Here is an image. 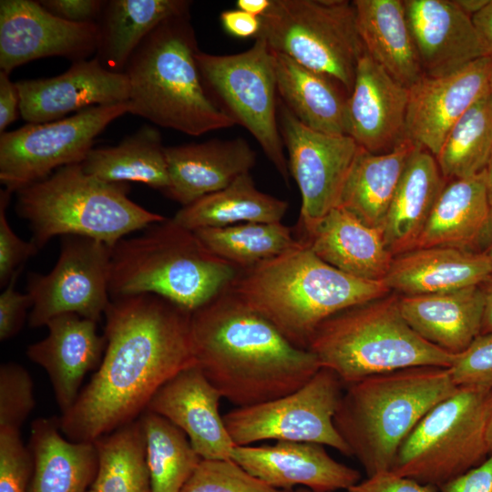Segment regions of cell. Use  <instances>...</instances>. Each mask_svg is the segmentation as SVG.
Masks as SVG:
<instances>
[{
  "label": "cell",
  "mask_w": 492,
  "mask_h": 492,
  "mask_svg": "<svg viewBox=\"0 0 492 492\" xmlns=\"http://www.w3.org/2000/svg\"><path fill=\"white\" fill-rule=\"evenodd\" d=\"M102 361L72 407L59 417L73 442H94L138 419L156 392L196 364L191 313L153 293L111 298Z\"/></svg>",
  "instance_id": "cell-1"
},
{
  "label": "cell",
  "mask_w": 492,
  "mask_h": 492,
  "mask_svg": "<svg viewBox=\"0 0 492 492\" xmlns=\"http://www.w3.org/2000/svg\"><path fill=\"white\" fill-rule=\"evenodd\" d=\"M190 336L196 365L236 407L292 393L321 368L227 289L191 313Z\"/></svg>",
  "instance_id": "cell-2"
},
{
  "label": "cell",
  "mask_w": 492,
  "mask_h": 492,
  "mask_svg": "<svg viewBox=\"0 0 492 492\" xmlns=\"http://www.w3.org/2000/svg\"><path fill=\"white\" fill-rule=\"evenodd\" d=\"M271 322L293 345L308 349L318 326L348 308L390 293L384 281L349 275L305 243L240 270L227 289Z\"/></svg>",
  "instance_id": "cell-3"
},
{
  "label": "cell",
  "mask_w": 492,
  "mask_h": 492,
  "mask_svg": "<svg viewBox=\"0 0 492 492\" xmlns=\"http://www.w3.org/2000/svg\"><path fill=\"white\" fill-rule=\"evenodd\" d=\"M457 387L449 368L437 366L368 376L346 385L333 424L367 477L391 471L407 436Z\"/></svg>",
  "instance_id": "cell-4"
},
{
  "label": "cell",
  "mask_w": 492,
  "mask_h": 492,
  "mask_svg": "<svg viewBox=\"0 0 492 492\" xmlns=\"http://www.w3.org/2000/svg\"><path fill=\"white\" fill-rule=\"evenodd\" d=\"M198 51L190 13L159 24L127 64L129 113L196 137L233 127L205 88Z\"/></svg>",
  "instance_id": "cell-5"
},
{
  "label": "cell",
  "mask_w": 492,
  "mask_h": 492,
  "mask_svg": "<svg viewBox=\"0 0 492 492\" xmlns=\"http://www.w3.org/2000/svg\"><path fill=\"white\" fill-rule=\"evenodd\" d=\"M121 239L110 260V298L153 293L192 313L224 292L240 270L173 218Z\"/></svg>",
  "instance_id": "cell-6"
},
{
  "label": "cell",
  "mask_w": 492,
  "mask_h": 492,
  "mask_svg": "<svg viewBox=\"0 0 492 492\" xmlns=\"http://www.w3.org/2000/svg\"><path fill=\"white\" fill-rule=\"evenodd\" d=\"M128 190L127 183L98 179L76 163L16 190L15 210L29 223L38 250L58 235L87 237L113 248L129 233L166 219L132 201Z\"/></svg>",
  "instance_id": "cell-7"
},
{
  "label": "cell",
  "mask_w": 492,
  "mask_h": 492,
  "mask_svg": "<svg viewBox=\"0 0 492 492\" xmlns=\"http://www.w3.org/2000/svg\"><path fill=\"white\" fill-rule=\"evenodd\" d=\"M307 350L344 385L410 367L450 368L456 356L420 337L393 294L331 316L315 330Z\"/></svg>",
  "instance_id": "cell-8"
},
{
  "label": "cell",
  "mask_w": 492,
  "mask_h": 492,
  "mask_svg": "<svg viewBox=\"0 0 492 492\" xmlns=\"http://www.w3.org/2000/svg\"><path fill=\"white\" fill-rule=\"evenodd\" d=\"M491 391L458 386L407 436L391 471L439 488L481 464L490 455L487 415Z\"/></svg>",
  "instance_id": "cell-9"
},
{
  "label": "cell",
  "mask_w": 492,
  "mask_h": 492,
  "mask_svg": "<svg viewBox=\"0 0 492 492\" xmlns=\"http://www.w3.org/2000/svg\"><path fill=\"white\" fill-rule=\"evenodd\" d=\"M260 19L255 37L263 38L272 51L331 77L351 93L365 52L353 2L271 0Z\"/></svg>",
  "instance_id": "cell-10"
},
{
  "label": "cell",
  "mask_w": 492,
  "mask_h": 492,
  "mask_svg": "<svg viewBox=\"0 0 492 492\" xmlns=\"http://www.w3.org/2000/svg\"><path fill=\"white\" fill-rule=\"evenodd\" d=\"M254 40L248 50L237 54L199 50L196 61L210 97L234 125L251 134L289 185L291 173L278 122L273 52L263 38Z\"/></svg>",
  "instance_id": "cell-11"
},
{
  "label": "cell",
  "mask_w": 492,
  "mask_h": 492,
  "mask_svg": "<svg viewBox=\"0 0 492 492\" xmlns=\"http://www.w3.org/2000/svg\"><path fill=\"white\" fill-rule=\"evenodd\" d=\"M343 385L333 371L321 367L294 392L235 407L223 415V420L235 446L264 440L312 442L352 456L333 424Z\"/></svg>",
  "instance_id": "cell-12"
},
{
  "label": "cell",
  "mask_w": 492,
  "mask_h": 492,
  "mask_svg": "<svg viewBox=\"0 0 492 492\" xmlns=\"http://www.w3.org/2000/svg\"><path fill=\"white\" fill-rule=\"evenodd\" d=\"M129 113L128 102L94 106L58 120L0 134V181L16 191L54 169L82 163L95 138L113 120Z\"/></svg>",
  "instance_id": "cell-13"
},
{
  "label": "cell",
  "mask_w": 492,
  "mask_h": 492,
  "mask_svg": "<svg viewBox=\"0 0 492 492\" xmlns=\"http://www.w3.org/2000/svg\"><path fill=\"white\" fill-rule=\"evenodd\" d=\"M112 248L94 239L67 235L58 260L46 274L30 272L29 325L45 326L55 316L76 313L100 321L111 300L108 291Z\"/></svg>",
  "instance_id": "cell-14"
},
{
  "label": "cell",
  "mask_w": 492,
  "mask_h": 492,
  "mask_svg": "<svg viewBox=\"0 0 492 492\" xmlns=\"http://www.w3.org/2000/svg\"><path fill=\"white\" fill-rule=\"evenodd\" d=\"M278 122L288 166L302 196L297 229H307L339 204L361 147L348 135L326 134L302 124L278 100Z\"/></svg>",
  "instance_id": "cell-15"
},
{
  "label": "cell",
  "mask_w": 492,
  "mask_h": 492,
  "mask_svg": "<svg viewBox=\"0 0 492 492\" xmlns=\"http://www.w3.org/2000/svg\"><path fill=\"white\" fill-rule=\"evenodd\" d=\"M97 23L64 20L38 1H0V70L6 74L42 57L85 60L97 51Z\"/></svg>",
  "instance_id": "cell-16"
},
{
  "label": "cell",
  "mask_w": 492,
  "mask_h": 492,
  "mask_svg": "<svg viewBox=\"0 0 492 492\" xmlns=\"http://www.w3.org/2000/svg\"><path fill=\"white\" fill-rule=\"evenodd\" d=\"M491 57L445 76H424L409 87L405 138L435 157L453 125L488 93Z\"/></svg>",
  "instance_id": "cell-17"
},
{
  "label": "cell",
  "mask_w": 492,
  "mask_h": 492,
  "mask_svg": "<svg viewBox=\"0 0 492 492\" xmlns=\"http://www.w3.org/2000/svg\"><path fill=\"white\" fill-rule=\"evenodd\" d=\"M15 84L20 115L33 124L58 120L94 106L128 102L130 93L127 75L105 68L96 57L73 62L59 76Z\"/></svg>",
  "instance_id": "cell-18"
},
{
  "label": "cell",
  "mask_w": 492,
  "mask_h": 492,
  "mask_svg": "<svg viewBox=\"0 0 492 492\" xmlns=\"http://www.w3.org/2000/svg\"><path fill=\"white\" fill-rule=\"evenodd\" d=\"M312 442L276 441L272 445L235 446L231 458L254 477L282 490H346L361 481L355 468L338 462Z\"/></svg>",
  "instance_id": "cell-19"
},
{
  "label": "cell",
  "mask_w": 492,
  "mask_h": 492,
  "mask_svg": "<svg viewBox=\"0 0 492 492\" xmlns=\"http://www.w3.org/2000/svg\"><path fill=\"white\" fill-rule=\"evenodd\" d=\"M409 89L364 52L346 102V132L372 153L392 150L405 138Z\"/></svg>",
  "instance_id": "cell-20"
},
{
  "label": "cell",
  "mask_w": 492,
  "mask_h": 492,
  "mask_svg": "<svg viewBox=\"0 0 492 492\" xmlns=\"http://www.w3.org/2000/svg\"><path fill=\"white\" fill-rule=\"evenodd\" d=\"M220 398L219 391L194 364L166 382L146 410L181 429L201 459H228L235 445L220 414Z\"/></svg>",
  "instance_id": "cell-21"
},
{
  "label": "cell",
  "mask_w": 492,
  "mask_h": 492,
  "mask_svg": "<svg viewBox=\"0 0 492 492\" xmlns=\"http://www.w3.org/2000/svg\"><path fill=\"white\" fill-rule=\"evenodd\" d=\"M404 4L425 76H445L488 56L471 16L454 0H405Z\"/></svg>",
  "instance_id": "cell-22"
},
{
  "label": "cell",
  "mask_w": 492,
  "mask_h": 492,
  "mask_svg": "<svg viewBox=\"0 0 492 492\" xmlns=\"http://www.w3.org/2000/svg\"><path fill=\"white\" fill-rule=\"evenodd\" d=\"M97 323L76 313L55 316L46 324L47 336L26 349L27 357L46 370L61 415L76 402L87 372L102 361L106 339Z\"/></svg>",
  "instance_id": "cell-23"
},
{
  "label": "cell",
  "mask_w": 492,
  "mask_h": 492,
  "mask_svg": "<svg viewBox=\"0 0 492 492\" xmlns=\"http://www.w3.org/2000/svg\"><path fill=\"white\" fill-rule=\"evenodd\" d=\"M169 187L164 195L186 206L250 172L256 152L242 138L165 147Z\"/></svg>",
  "instance_id": "cell-24"
},
{
  "label": "cell",
  "mask_w": 492,
  "mask_h": 492,
  "mask_svg": "<svg viewBox=\"0 0 492 492\" xmlns=\"http://www.w3.org/2000/svg\"><path fill=\"white\" fill-rule=\"evenodd\" d=\"M296 236L328 264L363 280L384 281L394 260L383 231L340 206Z\"/></svg>",
  "instance_id": "cell-25"
},
{
  "label": "cell",
  "mask_w": 492,
  "mask_h": 492,
  "mask_svg": "<svg viewBox=\"0 0 492 492\" xmlns=\"http://www.w3.org/2000/svg\"><path fill=\"white\" fill-rule=\"evenodd\" d=\"M492 276L485 251L451 247L414 249L394 257L384 282L404 295H423L482 285Z\"/></svg>",
  "instance_id": "cell-26"
},
{
  "label": "cell",
  "mask_w": 492,
  "mask_h": 492,
  "mask_svg": "<svg viewBox=\"0 0 492 492\" xmlns=\"http://www.w3.org/2000/svg\"><path fill=\"white\" fill-rule=\"evenodd\" d=\"M484 305L481 285L399 297L407 324L420 337L454 355L466 350L481 334Z\"/></svg>",
  "instance_id": "cell-27"
},
{
  "label": "cell",
  "mask_w": 492,
  "mask_h": 492,
  "mask_svg": "<svg viewBox=\"0 0 492 492\" xmlns=\"http://www.w3.org/2000/svg\"><path fill=\"white\" fill-rule=\"evenodd\" d=\"M487 237L492 240V209L484 170L446 184L415 249L451 247L473 251Z\"/></svg>",
  "instance_id": "cell-28"
},
{
  "label": "cell",
  "mask_w": 492,
  "mask_h": 492,
  "mask_svg": "<svg viewBox=\"0 0 492 492\" xmlns=\"http://www.w3.org/2000/svg\"><path fill=\"white\" fill-rule=\"evenodd\" d=\"M445 186L446 179L435 156L415 146L407 159L383 231L385 246L394 257L415 248Z\"/></svg>",
  "instance_id": "cell-29"
},
{
  "label": "cell",
  "mask_w": 492,
  "mask_h": 492,
  "mask_svg": "<svg viewBox=\"0 0 492 492\" xmlns=\"http://www.w3.org/2000/svg\"><path fill=\"white\" fill-rule=\"evenodd\" d=\"M31 492H87L97 472L94 442H73L60 429L59 417H40L31 425Z\"/></svg>",
  "instance_id": "cell-30"
},
{
  "label": "cell",
  "mask_w": 492,
  "mask_h": 492,
  "mask_svg": "<svg viewBox=\"0 0 492 492\" xmlns=\"http://www.w3.org/2000/svg\"><path fill=\"white\" fill-rule=\"evenodd\" d=\"M358 32L369 56L411 87L424 76L402 0H354Z\"/></svg>",
  "instance_id": "cell-31"
},
{
  "label": "cell",
  "mask_w": 492,
  "mask_h": 492,
  "mask_svg": "<svg viewBox=\"0 0 492 492\" xmlns=\"http://www.w3.org/2000/svg\"><path fill=\"white\" fill-rule=\"evenodd\" d=\"M273 61L279 98L291 113L313 130L347 135L345 88L286 55L273 52Z\"/></svg>",
  "instance_id": "cell-32"
},
{
  "label": "cell",
  "mask_w": 492,
  "mask_h": 492,
  "mask_svg": "<svg viewBox=\"0 0 492 492\" xmlns=\"http://www.w3.org/2000/svg\"><path fill=\"white\" fill-rule=\"evenodd\" d=\"M188 0H109L97 21L95 56L107 69L124 73L142 41L166 19L190 13Z\"/></svg>",
  "instance_id": "cell-33"
},
{
  "label": "cell",
  "mask_w": 492,
  "mask_h": 492,
  "mask_svg": "<svg viewBox=\"0 0 492 492\" xmlns=\"http://www.w3.org/2000/svg\"><path fill=\"white\" fill-rule=\"evenodd\" d=\"M415 147L406 139L384 153H372L361 148L338 206L364 224L383 231L392 200Z\"/></svg>",
  "instance_id": "cell-34"
},
{
  "label": "cell",
  "mask_w": 492,
  "mask_h": 492,
  "mask_svg": "<svg viewBox=\"0 0 492 492\" xmlns=\"http://www.w3.org/2000/svg\"><path fill=\"white\" fill-rule=\"evenodd\" d=\"M288 202L259 190L250 172L228 187L182 206L173 220L196 231L242 222H282Z\"/></svg>",
  "instance_id": "cell-35"
},
{
  "label": "cell",
  "mask_w": 492,
  "mask_h": 492,
  "mask_svg": "<svg viewBox=\"0 0 492 492\" xmlns=\"http://www.w3.org/2000/svg\"><path fill=\"white\" fill-rule=\"evenodd\" d=\"M161 136L144 125L114 147L92 149L81 163L86 173L107 182H141L163 194L169 177Z\"/></svg>",
  "instance_id": "cell-36"
},
{
  "label": "cell",
  "mask_w": 492,
  "mask_h": 492,
  "mask_svg": "<svg viewBox=\"0 0 492 492\" xmlns=\"http://www.w3.org/2000/svg\"><path fill=\"white\" fill-rule=\"evenodd\" d=\"M194 232L210 251L239 270L252 268L301 245L294 230L282 222H242Z\"/></svg>",
  "instance_id": "cell-37"
},
{
  "label": "cell",
  "mask_w": 492,
  "mask_h": 492,
  "mask_svg": "<svg viewBox=\"0 0 492 492\" xmlns=\"http://www.w3.org/2000/svg\"><path fill=\"white\" fill-rule=\"evenodd\" d=\"M97 492H152L139 419L123 425L94 441Z\"/></svg>",
  "instance_id": "cell-38"
},
{
  "label": "cell",
  "mask_w": 492,
  "mask_h": 492,
  "mask_svg": "<svg viewBox=\"0 0 492 492\" xmlns=\"http://www.w3.org/2000/svg\"><path fill=\"white\" fill-rule=\"evenodd\" d=\"M138 419L152 492H180L201 457L186 434L165 417L145 410Z\"/></svg>",
  "instance_id": "cell-39"
},
{
  "label": "cell",
  "mask_w": 492,
  "mask_h": 492,
  "mask_svg": "<svg viewBox=\"0 0 492 492\" xmlns=\"http://www.w3.org/2000/svg\"><path fill=\"white\" fill-rule=\"evenodd\" d=\"M492 153V100L486 94L450 128L435 157L445 179L484 171Z\"/></svg>",
  "instance_id": "cell-40"
},
{
  "label": "cell",
  "mask_w": 492,
  "mask_h": 492,
  "mask_svg": "<svg viewBox=\"0 0 492 492\" xmlns=\"http://www.w3.org/2000/svg\"><path fill=\"white\" fill-rule=\"evenodd\" d=\"M254 477L233 459H201L180 492H290Z\"/></svg>",
  "instance_id": "cell-41"
},
{
  "label": "cell",
  "mask_w": 492,
  "mask_h": 492,
  "mask_svg": "<svg viewBox=\"0 0 492 492\" xmlns=\"http://www.w3.org/2000/svg\"><path fill=\"white\" fill-rule=\"evenodd\" d=\"M36 405L34 383L27 370L8 362L0 366V430L20 431Z\"/></svg>",
  "instance_id": "cell-42"
},
{
  "label": "cell",
  "mask_w": 492,
  "mask_h": 492,
  "mask_svg": "<svg viewBox=\"0 0 492 492\" xmlns=\"http://www.w3.org/2000/svg\"><path fill=\"white\" fill-rule=\"evenodd\" d=\"M33 468L20 431L0 430V492H31Z\"/></svg>",
  "instance_id": "cell-43"
},
{
  "label": "cell",
  "mask_w": 492,
  "mask_h": 492,
  "mask_svg": "<svg viewBox=\"0 0 492 492\" xmlns=\"http://www.w3.org/2000/svg\"><path fill=\"white\" fill-rule=\"evenodd\" d=\"M457 386L492 388V333H481L469 347L457 354L449 368Z\"/></svg>",
  "instance_id": "cell-44"
},
{
  "label": "cell",
  "mask_w": 492,
  "mask_h": 492,
  "mask_svg": "<svg viewBox=\"0 0 492 492\" xmlns=\"http://www.w3.org/2000/svg\"><path fill=\"white\" fill-rule=\"evenodd\" d=\"M12 191L5 189L0 194V284L5 287L13 276L24 267L25 261L38 251L30 241L20 239L10 227L6 208Z\"/></svg>",
  "instance_id": "cell-45"
},
{
  "label": "cell",
  "mask_w": 492,
  "mask_h": 492,
  "mask_svg": "<svg viewBox=\"0 0 492 492\" xmlns=\"http://www.w3.org/2000/svg\"><path fill=\"white\" fill-rule=\"evenodd\" d=\"M22 271V270H21ZM17 272L0 295V340L5 341L16 335L24 325L26 311L32 307V299L26 293L15 289L21 273Z\"/></svg>",
  "instance_id": "cell-46"
},
{
  "label": "cell",
  "mask_w": 492,
  "mask_h": 492,
  "mask_svg": "<svg viewBox=\"0 0 492 492\" xmlns=\"http://www.w3.org/2000/svg\"><path fill=\"white\" fill-rule=\"evenodd\" d=\"M344 492H439L438 488L392 471L378 473L361 480Z\"/></svg>",
  "instance_id": "cell-47"
},
{
  "label": "cell",
  "mask_w": 492,
  "mask_h": 492,
  "mask_svg": "<svg viewBox=\"0 0 492 492\" xmlns=\"http://www.w3.org/2000/svg\"><path fill=\"white\" fill-rule=\"evenodd\" d=\"M39 4L54 15L73 23H97L106 1L41 0Z\"/></svg>",
  "instance_id": "cell-48"
},
{
  "label": "cell",
  "mask_w": 492,
  "mask_h": 492,
  "mask_svg": "<svg viewBox=\"0 0 492 492\" xmlns=\"http://www.w3.org/2000/svg\"><path fill=\"white\" fill-rule=\"evenodd\" d=\"M439 492H492V453L478 466L438 488Z\"/></svg>",
  "instance_id": "cell-49"
},
{
  "label": "cell",
  "mask_w": 492,
  "mask_h": 492,
  "mask_svg": "<svg viewBox=\"0 0 492 492\" xmlns=\"http://www.w3.org/2000/svg\"><path fill=\"white\" fill-rule=\"evenodd\" d=\"M9 74L0 70V134L12 124L20 114V97L16 84Z\"/></svg>",
  "instance_id": "cell-50"
},
{
  "label": "cell",
  "mask_w": 492,
  "mask_h": 492,
  "mask_svg": "<svg viewBox=\"0 0 492 492\" xmlns=\"http://www.w3.org/2000/svg\"><path fill=\"white\" fill-rule=\"evenodd\" d=\"M220 18L225 30L237 37L254 38L261 29L260 17L240 9L223 11Z\"/></svg>",
  "instance_id": "cell-51"
},
{
  "label": "cell",
  "mask_w": 492,
  "mask_h": 492,
  "mask_svg": "<svg viewBox=\"0 0 492 492\" xmlns=\"http://www.w3.org/2000/svg\"><path fill=\"white\" fill-rule=\"evenodd\" d=\"M471 18L487 56L492 57V0Z\"/></svg>",
  "instance_id": "cell-52"
},
{
  "label": "cell",
  "mask_w": 492,
  "mask_h": 492,
  "mask_svg": "<svg viewBox=\"0 0 492 492\" xmlns=\"http://www.w3.org/2000/svg\"><path fill=\"white\" fill-rule=\"evenodd\" d=\"M481 287L485 302L481 333H492V276Z\"/></svg>",
  "instance_id": "cell-53"
},
{
  "label": "cell",
  "mask_w": 492,
  "mask_h": 492,
  "mask_svg": "<svg viewBox=\"0 0 492 492\" xmlns=\"http://www.w3.org/2000/svg\"><path fill=\"white\" fill-rule=\"evenodd\" d=\"M270 5L271 0H238L236 2L237 9L257 17L263 15Z\"/></svg>",
  "instance_id": "cell-54"
},
{
  "label": "cell",
  "mask_w": 492,
  "mask_h": 492,
  "mask_svg": "<svg viewBox=\"0 0 492 492\" xmlns=\"http://www.w3.org/2000/svg\"><path fill=\"white\" fill-rule=\"evenodd\" d=\"M488 1L489 0H454L456 5L471 17L478 13Z\"/></svg>",
  "instance_id": "cell-55"
},
{
  "label": "cell",
  "mask_w": 492,
  "mask_h": 492,
  "mask_svg": "<svg viewBox=\"0 0 492 492\" xmlns=\"http://www.w3.org/2000/svg\"><path fill=\"white\" fill-rule=\"evenodd\" d=\"M487 442L489 452L492 453V391L489 397L487 415Z\"/></svg>",
  "instance_id": "cell-56"
},
{
  "label": "cell",
  "mask_w": 492,
  "mask_h": 492,
  "mask_svg": "<svg viewBox=\"0 0 492 492\" xmlns=\"http://www.w3.org/2000/svg\"><path fill=\"white\" fill-rule=\"evenodd\" d=\"M489 203L492 209V153L485 169Z\"/></svg>",
  "instance_id": "cell-57"
},
{
  "label": "cell",
  "mask_w": 492,
  "mask_h": 492,
  "mask_svg": "<svg viewBox=\"0 0 492 492\" xmlns=\"http://www.w3.org/2000/svg\"><path fill=\"white\" fill-rule=\"evenodd\" d=\"M488 94L492 100V57H491V67H490L489 77H488Z\"/></svg>",
  "instance_id": "cell-58"
},
{
  "label": "cell",
  "mask_w": 492,
  "mask_h": 492,
  "mask_svg": "<svg viewBox=\"0 0 492 492\" xmlns=\"http://www.w3.org/2000/svg\"><path fill=\"white\" fill-rule=\"evenodd\" d=\"M484 251L486 252V254L487 255V257L492 262V240L489 241V244L487 245L486 251Z\"/></svg>",
  "instance_id": "cell-59"
},
{
  "label": "cell",
  "mask_w": 492,
  "mask_h": 492,
  "mask_svg": "<svg viewBox=\"0 0 492 492\" xmlns=\"http://www.w3.org/2000/svg\"><path fill=\"white\" fill-rule=\"evenodd\" d=\"M290 492H314L309 488H306V487H295L293 489H292Z\"/></svg>",
  "instance_id": "cell-60"
},
{
  "label": "cell",
  "mask_w": 492,
  "mask_h": 492,
  "mask_svg": "<svg viewBox=\"0 0 492 492\" xmlns=\"http://www.w3.org/2000/svg\"><path fill=\"white\" fill-rule=\"evenodd\" d=\"M87 492H97V491L93 487H91V488Z\"/></svg>",
  "instance_id": "cell-61"
}]
</instances>
